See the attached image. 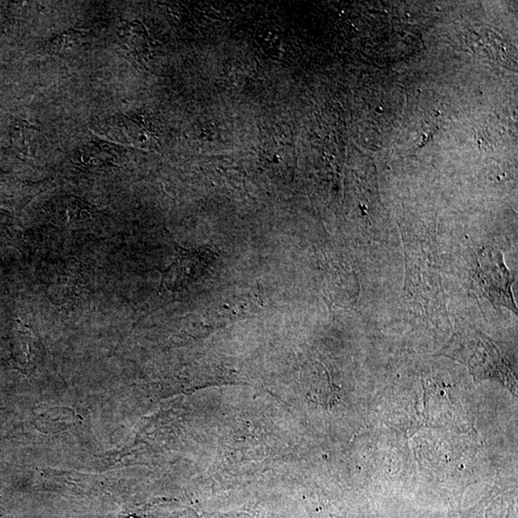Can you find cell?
Masks as SVG:
<instances>
[{"label":"cell","instance_id":"1","mask_svg":"<svg viewBox=\"0 0 518 518\" xmlns=\"http://www.w3.org/2000/svg\"><path fill=\"white\" fill-rule=\"evenodd\" d=\"M479 275L487 294L492 297V302L517 310L509 290V272L504 265L500 253H494L492 250L483 253L480 258Z\"/></svg>","mask_w":518,"mask_h":518}]
</instances>
